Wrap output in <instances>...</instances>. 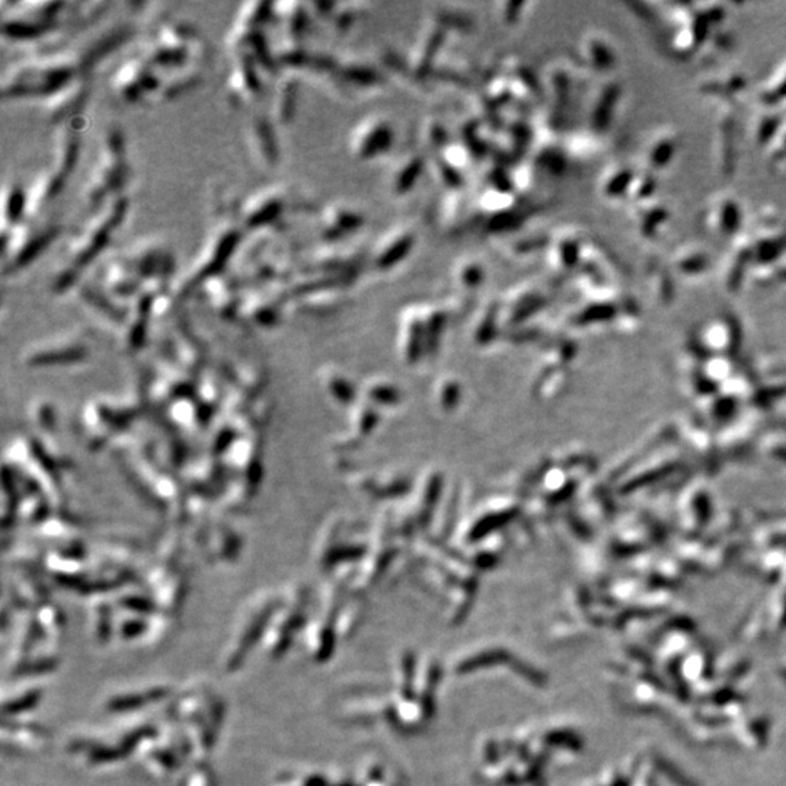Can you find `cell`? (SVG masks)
Returning <instances> with one entry per match:
<instances>
[{
  "instance_id": "obj_1",
  "label": "cell",
  "mask_w": 786,
  "mask_h": 786,
  "mask_svg": "<svg viewBox=\"0 0 786 786\" xmlns=\"http://www.w3.org/2000/svg\"><path fill=\"white\" fill-rule=\"evenodd\" d=\"M223 712V700L204 685H193L176 696L172 713L193 755L203 756L213 748Z\"/></svg>"
},
{
  "instance_id": "obj_2",
  "label": "cell",
  "mask_w": 786,
  "mask_h": 786,
  "mask_svg": "<svg viewBox=\"0 0 786 786\" xmlns=\"http://www.w3.org/2000/svg\"><path fill=\"white\" fill-rule=\"evenodd\" d=\"M127 205L128 198L126 195H120L108 205V208L103 210L102 214H98L96 219L92 220V223L71 242L63 267V274L67 278L79 274L85 265L95 258L106 242L111 239L113 232L118 229L123 218L126 216Z\"/></svg>"
},
{
  "instance_id": "obj_3",
  "label": "cell",
  "mask_w": 786,
  "mask_h": 786,
  "mask_svg": "<svg viewBox=\"0 0 786 786\" xmlns=\"http://www.w3.org/2000/svg\"><path fill=\"white\" fill-rule=\"evenodd\" d=\"M127 162L123 146V137L118 133L110 134L103 143L101 156L93 168L85 191V201L91 205H98L110 198L114 193H120L121 185L127 180Z\"/></svg>"
},
{
  "instance_id": "obj_4",
  "label": "cell",
  "mask_w": 786,
  "mask_h": 786,
  "mask_svg": "<svg viewBox=\"0 0 786 786\" xmlns=\"http://www.w3.org/2000/svg\"><path fill=\"white\" fill-rule=\"evenodd\" d=\"M152 735V725L138 724L131 728H124L123 733L116 737L113 733L106 738L102 737H81L68 744L71 753L82 756L88 765H103L118 762L123 756L128 755L131 750H138L140 744Z\"/></svg>"
},
{
  "instance_id": "obj_5",
  "label": "cell",
  "mask_w": 786,
  "mask_h": 786,
  "mask_svg": "<svg viewBox=\"0 0 786 786\" xmlns=\"http://www.w3.org/2000/svg\"><path fill=\"white\" fill-rule=\"evenodd\" d=\"M140 760L153 776L168 777L184 765L191 747L184 734L153 733L138 747ZM193 755V753H191Z\"/></svg>"
},
{
  "instance_id": "obj_6",
  "label": "cell",
  "mask_w": 786,
  "mask_h": 786,
  "mask_svg": "<svg viewBox=\"0 0 786 786\" xmlns=\"http://www.w3.org/2000/svg\"><path fill=\"white\" fill-rule=\"evenodd\" d=\"M168 695V689L159 686L152 689H141L133 692H124L113 696L108 700V709L114 712H124L136 708H143L156 700H160Z\"/></svg>"
},
{
  "instance_id": "obj_7",
  "label": "cell",
  "mask_w": 786,
  "mask_h": 786,
  "mask_svg": "<svg viewBox=\"0 0 786 786\" xmlns=\"http://www.w3.org/2000/svg\"><path fill=\"white\" fill-rule=\"evenodd\" d=\"M4 727H9L11 734H4L5 738L9 737V742L14 747L25 748V750H35L46 744L47 733L40 725H31V724H8L5 723Z\"/></svg>"
},
{
  "instance_id": "obj_8",
  "label": "cell",
  "mask_w": 786,
  "mask_h": 786,
  "mask_svg": "<svg viewBox=\"0 0 786 786\" xmlns=\"http://www.w3.org/2000/svg\"><path fill=\"white\" fill-rule=\"evenodd\" d=\"M251 138L254 141V146L260 153V159L264 162V165H272L277 160V143L272 133V127L270 121H260L257 120L252 124V134Z\"/></svg>"
},
{
  "instance_id": "obj_9",
  "label": "cell",
  "mask_w": 786,
  "mask_h": 786,
  "mask_svg": "<svg viewBox=\"0 0 786 786\" xmlns=\"http://www.w3.org/2000/svg\"><path fill=\"white\" fill-rule=\"evenodd\" d=\"M40 698H41V693H40L39 689L18 692V693L12 695L11 698L5 699V703H4L5 713H9L11 717H14V715H16V713L24 712V710L37 705L40 702Z\"/></svg>"
},
{
  "instance_id": "obj_10",
  "label": "cell",
  "mask_w": 786,
  "mask_h": 786,
  "mask_svg": "<svg viewBox=\"0 0 786 786\" xmlns=\"http://www.w3.org/2000/svg\"><path fill=\"white\" fill-rule=\"evenodd\" d=\"M180 786H214V775L203 760L197 759L190 769H185Z\"/></svg>"
},
{
  "instance_id": "obj_11",
  "label": "cell",
  "mask_w": 786,
  "mask_h": 786,
  "mask_svg": "<svg viewBox=\"0 0 786 786\" xmlns=\"http://www.w3.org/2000/svg\"><path fill=\"white\" fill-rule=\"evenodd\" d=\"M390 140L392 134L389 127L377 126L374 131L367 134L363 146H360V155L363 153L364 156H374L376 153H379V150H384L390 145Z\"/></svg>"
},
{
  "instance_id": "obj_12",
  "label": "cell",
  "mask_w": 786,
  "mask_h": 786,
  "mask_svg": "<svg viewBox=\"0 0 786 786\" xmlns=\"http://www.w3.org/2000/svg\"><path fill=\"white\" fill-rule=\"evenodd\" d=\"M412 246V239L411 238H404L401 240H398V243H393V246H390L386 252H383V255L380 257L379 260V265L380 267H390L395 262H399L404 255L409 251Z\"/></svg>"
},
{
  "instance_id": "obj_13",
  "label": "cell",
  "mask_w": 786,
  "mask_h": 786,
  "mask_svg": "<svg viewBox=\"0 0 786 786\" xmlns=\"http://www.w3.org/2000/svg\"><path fill=\"white\" fill-rule=\"evenodd\" d=\"M421 166H422L421 160H414L412 165L402 172L399 181H398V188L401 191H407L408 188H411V184L414 183V180L417 178V173L421 170Z\"/></svg>"
}]
</instances>
